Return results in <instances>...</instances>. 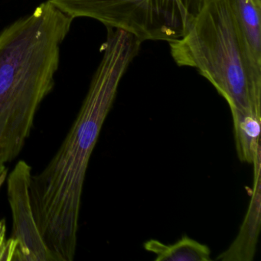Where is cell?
<instances>
[{"mask_svg":"<svg viewBox=\"0 0 261 261\" xmlns=\"http://www.w3.org/2000/svg\"><path fill=\"white\" fill-rule=\"evenodd\" d=\"M108 30L101 61L71 129L48 165L30 180L35 219L51 261H71L75 256L90 159L119 85L141 45L125 32Z\"/></svg>","mask_w":261,"mask_h":261,"instance_id":"obj_1","label":"cell"},{"mask_svg":"<svg viewBox=\"0 0 261 261\" xmlns=\"http://www.w3.org/2000/svg\"><path fill=\"white\" fill-rule=\"evenodd\" d=\"M72 21L46 1L0 33V163L15 160L30 137Z\"/></svg>","mask_w":261,"mask_h":261,"instance_id":"obj_2","label":"cell"},{"mask_svg":"<svg viewBox=\"0 0 261 261\" xmlns=\"http://www.w3.org/2000/svg\"><path fill=\"white\" fill-rule=\"evenodd\" d=\"M169 44L178 66L196 69L225 99L235 137L260 132L261 65L249 51L229 0H207L187 33Z\"/></svg>","mask_w":261,"mask_h":261,"instance_id":"obj_3","label":"cell"},{"mask_svg":"<svg viewBox=\"0 0 261 261\" xmlns=\"http://www.w3.org/2000/svg\"><path fill=\"white\" fill-rule=\"evenodd\" d=\"M74 19L90 18L108 28L138 39L165 41L182 38L207 0H47Z\"/></svg>","mask_w":261,"mask_h":261,"instance_id":"obj_4","label":"cell"},{"mask_svg":"<svg viewBox=\"0 0 261 261\" xmlns=\"http://www.w3.org/2000/svg\"><path fill=\"white\" fill-rule=\"evenodd\" d=\"M32 175L30 165L20 161L9 176V200L13 214V231L10 238L16 246V260L51 261L32 207Z\"/></svg>","mask_w":261,"mask_h":261,"instance_id":"obj_5","label":"cell"},{"mask_svg":"<svg viewBox=\"0 0 261 261\" xmlns=\"http://www.w3.org/2000/svg\"><path fill=\"white\" fill-rule=\"evenodd\" d=\"M229 3L252 58L261 65V0H229Z\"/></svg>","mask_w":261,"mask_h":261,"instance_id":"obj_6","label":"cell"},{"mask_svg":"<svg viewBox=\"0 0 261 261\" xmlns=\"http://www.w3.org/2000/svg\"><path fill=\"white\" fill-rule=\"evenodd\" d=\"M145 250L155 255V261H210L211 250L188 236L172 244H166L158 240H149L144 244Z\"/></svg>","mask_w":261,"mask_h":261,"instance_id":"obj_7","label":"cell"},{"mask_svg":"<svg viewBox=\"0 0 261 261\" xmlns=\"http://www.w3.org/2000/svg\"><path fill=\"white\" fill-rule=\"evenodd\" d=\"M0 260H16V247L6 238L5 221H0Z\"/></svg>","mask_w":261,"mask_h":261,"instance_id":"obj_8","label":"cell"},{"mask_svg":"<svg viewBox=\"0 0 261 261\" xmlns=\"http://www.w3.org/2000/svg\"><path fill=\"white\" fill-rule=\"evenodd\" d=\"M7 175H0V188H1V186H3V184H4V181H6V179H7Z\"/></svg>","mask_w":261,"mask_h":261,"instance_id":"obj_9","label":"cell"}]
</instances>
